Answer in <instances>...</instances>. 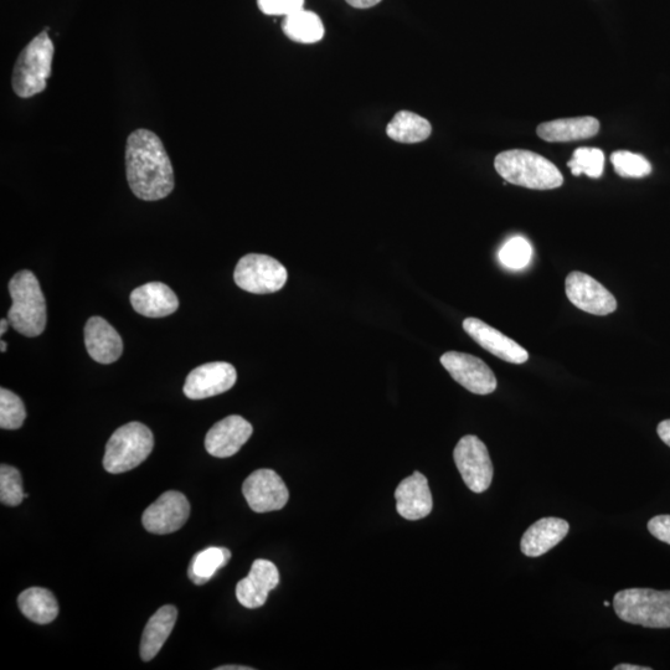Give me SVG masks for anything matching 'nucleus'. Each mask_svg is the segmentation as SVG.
Instances as JSON below:
<instances>
[{
	"instance_id": "nucleus-20",
	"label": "nucleus",
	"mask_w": 670,
	"mask_h": 670,
	"mask_svg": "<svg viewBox=\"0 0 670 670\" xmlns=\"http://www.w3.org/2000/svg\"><path fill=\"white\" fill-rule=\"evenodd\" d=\"M570 525L560 518H543L524 533L520 549L529 558H539L561 543L568 535Z\"/></svg>"
},
{
	"instance_id": "nucleus-30",
	"label": "nucleus",
	"mask_w": 670,
	"mask_h": 670,
	"mask_svg": "<svg viewBox=\"0 0 670 670\" xmlns=\"http://www.w3.org/2000/svg\"><path fill=\"white\" fill-rule=\"evenodd\" d=\"M611 162L616 173L623 178H644L652 172L651 163L641 154L618 151L612 154Z\"/></svg>"
},
{
	"instance_id": "nucleus-12",
	"label": "nucleus",
	"mask_w": 670,
	"mask_h": 670,
	"mask_svg": "<svg viewBox=\"0 0 670 670\" xmlns=\"http://www.w3.org/2000/svg\"><path fill=\"white\" fill-rule=\"evenodd\" d=\"M190 515V504L183 493L169 491L144 510L142 523L147 532L167 535L184 527Z\"/></svg>"
},
{
	"instance_id": "nucleus-23",
	"label": "nucleus",
	"mask_w": 670,
	"mask_h": 670,
	"mask_svg": "<svg viewBox=\"0 0 670 670\" xmlns=\"http://www.w3.org/2000/svg\"><path fill=\"white\" fill-rule=\"evenodd\" d=\"M18 605L23 615L38 625H49L59 615V603L53 592L32 587L20 594Z\"/></svg>"
},
{
	"instance_id": "nucleus-36",
	"label": "nucleus",
	"mask_w": 670,
	"mask_h": 670,
	"mask_svg": "<svg viewBox=\"0 0 670 670\" xmlns=\"http://www.w3.org/2000/svg\"><path fill=\"white\" fill-rule=\"evenodd\" d=\"M615 670H652V668L633 666V664H620V666L615 667Z\"/></svg>"
},
{
	"instance_id": "nucleus-40",
	"label": "nucleus",
	"mask_w": 670,
	"mask_h": 670,
	"mask_svg": "<svg viewBox=\"0 0 670 670\" xmlns=\"http://www.w3.org/2000/svg\"><path fill=\"white\" fill-rule=\"evenodd\" d=\"M603 605H605V607H608L610 606V602L606 601L605 603H603Z\"/></svg>"
},
{
	"instance_id": "nucleus-7",
	"label": "nucleus",
	"mask_w": 670,
	"mask_h": 670,
	"mask_svg": "<svg viewBox=\"0 0 670 670\" xmlns=\"http://www.w3.org/2000/svg\"><path fill=\"white\" fill-rule=\"evenodd\" d=\"M286 267L271 256L249 254L237 262L234 272L236 285L255 295H268L285 287Z\"/></svg>"
},
{
	"instance_id": "nucleus-5",
	"label": "nucleus",
	"mask_w": 670,
	"mask_h": 670,
	"mask_svg": "<svg viewBox=\"0 0 670 670\" xmlns=\"http://www.w3.org/2000/svg\"><path fill=\"white\" fill-rule=\"evenodd\" d=\"M153 448L152 431L141 422H130L116 430L108 440L103 467L112 474L132 471L147 460Z\"/></svg>"
},
{
	"instance_id": "nucleus-1",
	"label": "nucleus",
	"mask_w": 670,
	"mask_h": 670,
	"mask_svg": "<svg viewBox=\"0 0 670 670\" xmlns=\"http://www.w3.org/2000/svg\"><path fill=\"white\" fill-rule=\"evenodd\" d=\"M126 173L132 193L144 201L167 198L175 187L174 169L162 139L144 128L127 138Z\"/></svg>"
},
{
	"instance_id": "nucleus-34",
	"label": "nucleus",
	"mask_w": 670,
	"mask_h": 670,
	"mask_svg": "<svg viewBox=\"0 0 670 670\" xmlns=\"http://www.w3.org/2000/svg\"><path fill=\"white\" fill-rule=\"evenodd\" d=\"M350 7L357 8V9H369L375 7V5H378L381 0H345Z\"/></svg>"
},
{
	"instance_id": "nucleus-33",
	"label": "nucleus",
	"mask_w": 670,
	"mask_h": 670,
	"mask_svg": "<svg viewBox=\"0 0 670 670\" xmlns=\"http://www.w3.org/2000/svg\"><path fill=\"white\" fill-rule=\"evenodd\" d=\"M648 530L654 538L670 545V515H657L649 520Z\"/></svg>"
},
{
	"instance_id": "nucleus-25",
	"label": "nucleus",
	"mask_w": 670,
	"mask_h": 670,
	"mask_svg": "<svg viewBox=\"0 0 670 670\" xmlns=\"http://www.w3.org/2000/svg\"><path fill=\"white\" fill-rule=\"evenodd\" d=\"M432 127L426 118L414 112L400 111L386 127V134L395 142L414 144L426 141Z\"/></svg>"
},
{
	"instance_id": "nucleus-24",
	"label": "nucleus",
	"mask_w": 670,
	"mask_h": 670,
	"mask_svg": "<svg viewBox=\"0 0 670 670\" xmlns=\"http://www.w3.org/2000/svg\"><path fill=\"white\" fill-rule=\"evenodd\" d=\"M282 30L288 39L301 44L318 43L326 33L322 19L306 9L287 15L283 19Z\"/></svg>"
},
{
	"instance_id": "nucleus-19",
	"label": "nucleus",
	"mask_w": 670,
	"mask_h": 670,
	"mask_svg": "<svg viewBox=\"0 0 670 670\" xmlns=\"http://www.w3.org/2000/svg\"><path fill=\"white\" fill-rule=\"evenodd\" d=\"M134 311L148 318L168 317L178 311L177 295L162 282H151L139 286L131 293Z\"/></svg>"
},
{
	"instance_id": "nucleus-18",
	"label": "nucleus",
	"mask_w": 670,
	"mask_h": 670,
	"mask_svg": "<svg viewBox=\"0 0 670 670\" xmlns=\"http://www.w3.org/2000/svg\"><path fill=\"white\" fill-rule=\"evenodd\" d=\"M85 345L90 357L105 365L117 362L123 352L121 335L101 317H91L87 321Z\"/></svg>"
},
{
	"instance_id": "nucleus-8",
	"label": "nucleus",
	"mask_w": 670,
	"mask_h": 670,
	"mask_svg": "<svg viewBox=\"0 0 670 670\" xmlns=\"http://www.w3.org/2000/svg\"><path fill=\"white\" fill-rule=\"evenodd\" d=\"M463 482L474 493L486 492L493 481V463L488 448L477 436L462 437L453 452Z\"/></svg>"
},
{
	"instance_id": "nucleus-2",
	"label": "nucleus",
	"mask_w": 670,
	"mask_h": 670,
	"mask_svg": "<svg viewBox=\"0 0 670 670\" xmlns=\"http://www.w3.org/2000/svg\"><path fill=\"white\" fill-rule=\"evenodd\" d=\"M8 288L13 300L8 311L10 326L25 337H39L46 327V301L38 278L32 271H20Z\"/></svg>"
},
{
	"instance_id": "nucleus-3",
	"label": "nucleus",
	"mask_w": 670,
	"mask_h": 670,
	"mask_svg": "<svg viewBox=\"0 0 670 670\" xmlns=\"http://www.w3.org/2000/svg\"><path fill=\"white\" fill-rule=\"evenodd\" d=\"M494 167L508 183L528 189L551 190L564 183L563 174L538 153L513 149L498 154Z\"/></svg>"
},
{
	"instance_id": "nucleus-17",
	"label": "nucleus",
	"mask_w": 670,
	"mask_h": 670,
	"mask_svg": "<svg viewBox=\"0 0 670 670\" xmlns=\"http://www.w3.org/2000/svg\"><path fill=\"white\" fill-rule=\"evenodd\" d=\"M395 498L398 513L407 520L424 519L434 508L429 482L420 472L412 473L399 484Z\"/></svg>"
},
{
	"instance_id": "nucleus-28",
	"label": "nucleus",
	"mask_w": 670,
	"mask_h": 670,
	"mask_svg": "<svg viewBox=\"0 0 670 670\" xmlns=\"http://www.w3.org/2000/svg\"><path fill=\"white\" fill-rule=\"evenodd\" d=\"M27 419L24 402L13 391L0 389V427L3 430H18Z\"/></svg>"
},
{
	"instance_id": "nucleus-4",
	"label": "nucleus",
	"mask_w": 670,
	"mask_h": 670,
	"mask_svg": "<svg viewBox=\"0 0 670 670\" xmlns=\"http://www.w3.org/2000/svg\"><path fill=\"white\" fill-rule=\"evenodd\" d=\"M54 44L43 32L25 46L15 61L12 87L20 99H30L46 89L53 69Z\"/></svg>"
},
{
	"instance_id": "nucleus-37",
	"label": "nucleus",
	"mask_w": 670,
	"mask_h": 670,
	"mask_svg": "<svg viewBox=\"0 0 670 670\" xmlns=\"http://www.w3.org/2000/svg\"><path fill=\"white\" fill-rule=\"evenodd\" d=\"M254 668L245 667V666H223L216 668V670H252Z\"/></svg>"
},
{
	"instance_id": "nucleus-31",
	"label": "nucleus",
	"mask_w": 670,
	"mask_h": 670,
	"mask_svg": "<svg viewBox=\"0 0 670 670\" xmlns=\"http://www.w3.org/2000/svg\"><path fill=\"white\" fill-rule=\"evenodd\" d=\"M533 250L524 237H513L499 251V260L510 270H522L532 259Z\"/></svg>"
},
{
	"instance_id": "nucleus-14",
	"label": "nucleus",
	"mask_w": 670,
	"mask_h": 670,
	"mask_svg": "<svg viewBox=\"0 0 670 670\" xmlns=\"http://www.w3.org/2000/svg\"><path fill=\"white\" fill-rule=\"evenodd\" d=\"M463 329L474 342L481 345L487 352L510 364H524L528 362L529 353L522 345L514 342L496 328L477 318H467L463 322Z\"/></svg>"
},
{
	"instance_id": "nucleus-35",
	"label": "nucleus",
	"mask_w": 670,
	"mask_h": 670,
	"mask_svg": "<svg viewBox=\"0 0 670 670\" xmlns=\"http://www.w3.org/2000/svg\"><path fill=\"white\" fill-rule=\"evenodd\" d=\"M658 436L661 437V440L670 447V420L662 421L658 425Z\"/></svg>"
},
{
	"instance_id": "nucleus-11",
	"label": "nucleus",
	"mask_w": 670,
	"mask_h": 670,
	"mask_svg": "<svg viewBox=\"0 0 670 670\" xmlns=\"http://www.w3.org/2000/svg\"><path fill=\"white\" fill-rule=\"evenodd\" d=\"M566 296L576 308L594 316H608L616 312L615 296L594 277L579 271L569 273L565 282Z\"/></svg>"
},
{
	"instance_id": "nucleus-39",
	"label": "nucleus",
	"mask_w": 670,
	"mask_h": 670,
	"mask_svg": "<svg viewBox=\"0 0 670 670\" xmlns=\"http://www.w3.org/2000/svg\"><path fill=\"white\" fill-rule=\"evenodd\" d=\"M7 345H8V344L5 343L4 340H2V347H0V348H2V353L7 352V348H8Z\"/></svg>"
},
{
	"instance_id": "nucleus-29",
	"label": "nucleus",
	"mask_w": 670,
	"mask_h": 670,
	"mask_svg": "<svg viewBox=\"0 0 670 670\" xmlns=\"http://www.w3.org/2000/svg\"><path fill=\"white\" fill-rule=\"evenodd\" d=\"M24 498L22 474L15 467L2 465L0 467V501L8 507H18Z\"/></svg>"
},
{
	"instance_id": "nucleus-9",
	"label": "nucleus",
	"mask_w": 670,
	"mask_h": 670,
	"mask_svg": "<svg viewBox=\"0 0 670 670\" xmlns=\"http://www.w3.org/2000/svg\"><path fill=\"white\" fill-rule=\"evenodd\" d=\"M440 360L452 379L471 393L489 395L496 391V375L482 359L471 354L448 352Z\"/></svg>"
},
{
	"instance_id": "nucleus-22",
	"label": "nucleus",
	"mask_w": 670,
	"mask_h": 670,
	"mask_svg": "<svg viewBox=\"0 0 670 670\" xmlns=\"http://www.w3.org/2000/svg\"><path fill=\"white\" fill-rule=\"evenodd\" d=\"M178 611L172 605L159 608L144 628L141 642V658L144 662L152 661L167 642L177 622Z\"/></svg>"
},
{
	"instance_id": "nucleus-15",
	"label": "nucleus",
	"mask_w": 670,
	"mask_h": 670,
	"mask_svg": "<svg viewBox=\"0 0 670 670\" xmlns=\"http://www.w3.org/2000/svg\"><path fill=\"white\" fill-rule=\"evenodd\" d=\"M254 432L244 417L231 415L215 424L205 437V448L209 455L228 458L236 455Z\"/></svg>"
},
{
	"instance_id": "nucleus-38",
	"label": "nucleus",
	"mask_w": 670,
	"mask_h": 670,
	"mask_svg": "<svg viewBox=\"0 0 670 670\" xmlns=\"http://www.w3.org/2000/svg\"><path fill=\"white\" fill-rule=\"evenodd\" d=\"M9 326L10 322L8 321V318H3L2 322H0V335H4V333L8 331Z\"/></svg>"
},
{
	"instance_id": "nucleus-16",
	"label": "nucleus",
	"mask_w": 670,
	"mask_h": 670,
	"mask_svg": "<svg viewBox=\"0 0 670 670\" xmlns=\"http://www.w3.org/2000/svg\"><path fill=\"white\" fill-rule=\"evenodd\" d=\"M280 582V572L271 561L259 559L251 566L249 576L236 586V597L242 606L254 610L264 606L268 594Z\"/></svg>"
},
{
	"instance_id": "nucleus-27",
	"label": "nucleus",
	"mask_w": 670,
	"mask_h": 670,
	"mask_svg": "<svg viewBox=\"0 0 670 670\" xmlns=\"http://www.w3.org/2000/svg\"><path fill=\"white\" fill-rule=\"evenodd\" d=\"M568 167L576 177L585 174L592 179L600 178L605 169V153L599 148L576 149Z\"/></svg>"
},
{
	"instance_id": "nucleus-21",
	"label": "nucleus",
	"mask_w": 670,
	"mask_h": 670,
	"mask_svg": "<svg viewBox=\"0 0 670 670\" xmlns=\"http://www.w3.org/2000/svg\"><path fill=\"white\" fill-rule=\"evenodd\" d=\"M600 131V122L595 117L563 118L541 123L538 136L546 142H572L595 137Z\"/></svg>"
},
{
	"instance_id": "nucleus-10",
	"label": "nucleus",
	"mask_w": 670,
	"mask_h": 670,
	"mask_svg": "<svg viewBox=\"0 0 670 670\" xmlns=\"http://www.w3.org/2000/svg\"><path fill=\"white\" fill-rule=\"evenodd\" d=\"M242 493L256 513L281 510L290 498L285 482L272 469H259L250 474L242 484Z\"/></svg>"
},
{
	"instance_id": "nucleus-13",
	"label": "nucleus",
	"mask_w": 670,
	"mask_h": 670,
	"mask_svg": "<svg viewBox=\"0 0 670 670\" xmlns=\"http://www.w3.org/2000/svg\"><path fill=\"white\" fill-rule=\"evenodd\" d=\"M236 380L234 365L224 362L203 364L188 375L183 391L190 400L213 398L234 388Z\"/></svg>"
},
{
	"instance_id": "nucleus-32",
	"label": "nucleus",
	"mask_w": 670,
	"mask_h": 670,
	"mask_svg": "<svg viewBox=\"0 0 670 670\" xmlns=\"http://www.w3.org/2000/svg\"><path fill=\"white\" fill-rule=\"evenodd\" d=\"M306 0H257V5L262 13L276 15V17H287L298 10L304 9Z\"/></svg>"
},
{
	"instance_id": "nucleus-26",
	"label": "nucleus",
	"mask_w": 670,
	"mask_h": 670,
	"mask_svg": "<svg viewBox=\"0 0 670 670\" xmlns=\"http://www.w3.org/2000/svg\"><path fill=\"white\" fill-rule=\"evenodd\" d=\"M231 559V551L226 548H211L200 551L190 561L188 576L193 584L201 586L209 582L216 572L223 569Z\"/></svg>"
},
{
	"instance_id": "nucleus-6",
	"label": "nucleus",
	"mask_w": 670,
	"mask_h": 670,
	"mask_svg": "<svg viewBox=\"0 0 670 670\" xmlns=\"http://www.w3.org/2000/svg\"><path fill=\"white\" fill-rule=\"evenodd\" d=\"M613 607L622 621L647 628H670V591L628 589L617 592Z\"/></svg>"
}]
</instances>
